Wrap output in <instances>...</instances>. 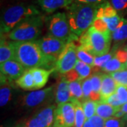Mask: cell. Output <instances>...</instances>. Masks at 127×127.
<instances>
[{
  "label": "cell",
  "mask_w": 127,
  "mask_h": 127,
  "mask_svg": "<svg viewBox=\"0 0 127 127\" xmlns=\"http://www.w3.org/2000/svg\"><path fill=\"white\" fill-rule=\"evenodd\" d=\"M14 59L26 70L35 68L55 67L57 60L46 56L37 41L14 42Z\"/></svg>",
  "instance_id": "cell-1"
},
{
  "label": "cell",
  "mask_w": 127,
  "mask_h": 127,
  "mask_svg": "<svg viewBox=\"0 0 127 127\" xmlns=\"http://www.w3.org/2000/svg\"><path fill=\"white\" fill-rule=\"evenodd\" d=\"M100 6L73 2L66 7V16L72 32L80 37L91 27Z\"/></svg>",
  "instance_id": "cell-2"
},
{
  "label": "cell",
  "mask_w": 127,
  "mask_h": 127,
  "mask_svg": "<svg viewBox=\"0 0 127 127\" xmlns=\"http://www.w3.org/2000/svg\"><path fill=\"white\" fill-rule=\"evenodd\" d=\"M112 34H104L91 26L79 39V46L93 57H100L109 52Z\"/></svg>",
  "instance_id": "cell-3"
},
{
  "label": "cell",
  "mask_w": 127,
  "mask_h": 127,
  "mask_svg": "<svg viewBox=\"0 0 127 127\" xmlns=\"http://www.w3.org/2000/svg\"><path fill=\"white\" fill-rule=\"evenodd\" d=\"M38 15L40 13L33 5L20 4L10 6L4 11L1 18V35L9 33L24 20Z\"/></svg>",
  "instance_id": "cell-4"
},
{
  "label": "cell",
  "mask_w": 127,
  "mask_h": 127,
  "mask_svg": "<svg viewBox=\"0 0 127 127\" xmlns=\"http://www.w3.org/2000/svg\"><path fill=\"white\" fill-rule=\"evenodd\" d=\"M45 18L38 15L24 20L8 33V37L14 42L36 41L40 35Z\"/></svg>",
  "instance_id": "cell-5"
},
{
  "label": "cell",
  "mask_w": 127,
  "mask_h": 127,
  "mask_svg": "<svg viewBox=\"0 0 127 127\" xmlns=\"http://www.w3.org/2000/svg\"><path fill=\"white\" fill-rule=\"evenodd\" d=\"M47 24L51 35L67 42L77 40L78 37L71 30L66 14L59 12L51 16Z\"/></svg>",
  "instance_id": "cell-6"
},
{
  "label": "cell",
  "mask_w": 127,
  "mask_h": 127,
  "mask_svg": "<svg viewBox=\"0 0 127 127\" xmlns=\"http://www.w3.org/2000/svg\"><path fill=\"white\" fill-rule=\"evenodd\" d=\"M55 87L54 86L45 89L31 91L23 95L21 104L26 109H35L43 106L50 105V102L54 100Z\"/></svg>",
  "instance_id": "cell-7"
},
{
  "label": "cell",
  "mask_w": 127,
  "mask_h": 127,
  "mask_svg": "<svg viewBox=\"0 0 127 127\" xmlns=\"http://www.w3.org/2000/svg\"><path fill=\"white\" fill-rule=\"evenodd\" d=\"M77 48L73 41L67 42L56 62L55 70L61 75H64L73 69L78 60L76 54Z\"/></svg>",
  "instance_id": "cell-8"
},
{
  "label": "cell",
  "mask_w": 127,
  "mask_h": 127,
  "mask_svg": "<svg viewBox=\"0 0 127 127\" xmlns=\"http://www.w3.org/2000/svg\"><path fill=\"white\" fill-rule=\"evenodd\" d=\"M36 41L43 53L55 60H57L67 43V42L57 38L50 34Z\"/></svg>",
  "instance_id": "cell-9"
},
{
  "label": "cell",
  "mask_w": 127,
  "mask_h": 127,
  "mask_svg": "<svg viewBox=\"0 0 127 127\" xmlns=\"http://www.w3.org/2000/svg\"><path fill=\"white\" fill-rule=\"evenodd\" d=\"M75 110L72 102L57 104L52 127H74Z\"/></svg>",
  "instance_id": "cell-10"
},
{
  "label": "cell",
  "mask_w": 127,
  "mask_h": 127,
  "mask_svg": "<svg viewBox=\"0 0 127 127\" xmlns=\"http://www.w3.org/2000/svg\"><path fill=\"white\" fill-rule=\"evenodd\" d=\"M27 70L15 59L0 64L1 75H3L11 81H16Z\"/></svg>",
  "instance_id": "cell-11"
},
{
  "label": "cell",
  "mask_w": 127,
  "mask_h": 127,
  "mask_svg": "<svg viewBox=\"0 0 127 127\" xmlns=\"http://www.w3.org/2000/svg\"><path fill=\"white\" fill-rule=\"evenodd\" d=\"M68 83L69 82L62 76L60 81L55 87V100L57 104H64L72 101L73 98L69 91Z\"/></svg>",
  "instance_id": "cell-12"
},
{
  "label": "cell",
  "mask_w": 127,
  "mask_h": 127,
  "mask_svg": "<svg viewBox=\"0 0 127 127\" xmlns=\"http://www.w3.org/2000/svg\"><path fill=\"white\" fill-rule=\"evenodd\" d=\"M13 81L1 75V86H0V105L4 107L11 102L13 97Z\"/></svg>",
  "instance_id": "cell-13"
},
{
  "label": "cell",
  "mask_w": 127,
  "mask_h": 127,
  "mask_svg": "<svg viewBox=\"0 0 127 127\" xmlns=\"http://www.w3.org/2000/svg\"><path fill=\"white\" fill-rule=\"evenodd\" d=\"M118 87V84L114 80V78L109 73L105 74L103 73L102 80V86H101V100L103 101L106 100L109 97L114 94L117 91Z\"/></svg>",
  "instance_id": "cell-14"
},
{
  "label": "cell",
  "mask_w": 127,
  "mask_h": 127,
  "mask_svg": "<svg viewBox=\"0 0 127 127\" xmlns=\"http://www.w3.org/2000/svg\"><path fill=\"white\" fill-rule=\"evenodd\" d=\"M55 104H50L43 107L34 116L45 127H52L55 117Z\"/></svg>",
  "instance_id": "cell-15"
},
{
  "label": "cell",
  "mask_w": 127,
  "mask_h": 127,
  "mask_svg": "<svg viewBox=\"0 0 127 127\" xmlns=\"http://www.w3.org/2000/svg\"><path fill=\"white\" fill-rule=\"evenodd\" d=\"M41 9L46 13H53L57 9L67 7L73 3V0H37Z\"/></svg>",
  "instance_id": "cell-16"
},
{
  "label": "cell",
  "mask_w": 127,
  "mask_h": 127,
  "mask_svg": "<svg viewBox=\"0 0 127 127\" xmlns=\"http://www.w3.org/2000/svg\"><path fill=\"white\" fill-rule=\"evenodd\" d=\"M34 78L35 91L40 90L47 84L50 74L53 70H48L44 68H35L30 70Z\"/></svg>",
  "instance_id": "cell-17"
},
{
  "label": "cell",
  "mask_w": 127,
  "mask_h": 127,
  "mask_svg": "<svg viewBox=\"0 0 127 127\" xmlns=\"http://www.w3.org/2000/svg\"><path fill=\"white\" fill-rule=\"evenodd\" d=\"M14 59V50L12 41L6 40L4 35H1L0 44V64Z\"/></svg>",
  "instance_id": "cell-18"
},
{
  "label": "cell",
  "mask_w": 127,
  "mask_h": 127,
  "mask_svg": "<svg viewBox=\"0 0 127 127\" xmlns=\"http://www.w3.org/2000/svg\"><path fill=\"white\" fill-rule=\"evenodd\" d=\"M103 73L99 72L93 73L91 76V83H92V93H91L90 100H93L95 102H100L101 100V86L102 80Z\"/></svg>",
  "instance_id": "cell-19"
},
{
  "label": "cell",
  "mask_w": 127,
  "mask_h": 127,
  "mask_svg": "<svg viewBox=\"0 0 127 127\" xmlns=\"http://www.w3.org/2000/svg\"><path fill=\"white\" fill-rule=\"evenodd\" d=\"M120 107H114L109 104H107L103 101H100L97 102L96 114L104 120L114 117L115 114Z\"/></svg>",
  "instance_id": "cell-20"
},
{
  "label": "cell",
  "mask_w": 127,
  "mask_h": 127,
  "mask_svg": "<svg viewBox=\"0 0 127 127\" xmlns=\"http://www.w3.org/2000/svg\"><path fill=\"white\" fill-rule=\"evenodd\" d=\"M112 40L114 47L124 43L127 40V19L122 18L117 29L112 33Z\"/></svg>",
  "instance_id": "cell-21"
},
{
  "label": "cell",
  "mask_w": 127,
  "mask_h": 127,
  "mask_svg": "<svg viewBox=\"0 0 127 127\" xmlns=\"http://www.w3.org/2000/svg\"><path fill=\"white\" fill-rule=\"evenodd\" d=\"M15 83L24 91H35L34 78L30 70L26 71Z\"/></svg>",
  "instance_id": "cell-22"
},
{
  "label": "cell",
  "mask_w": 127,
  "mask_h": 127,
  "mask_svg": "<svg viewBox=\"0 0 127 127\" xmlns=\"http://www.w3.org/2000/svg\"><path fill=\"white\" fill-rule=\"evenodd\" d=\"M74 69L77 71L79 76L80 80L83 81L87 78H89L92 75V72L95 73V71L97 72L98 68L96 67H92L91 66L88 65L86 64L83 63V62L78 60L76 64V66L74 67Z\"/></svg>",
  "instance_id": "cell-23"
},
{
  "label": "cell",
  "mask_w": 127,
  "mask_h": 127,
  "mask_svg": "<svg viewBox=\"0 0 127 127\" xmlns=\"http://www.w3.org/2000/svg\"><path fill=\"white\" fill-rule=\"evenodd\" d=\"M72 103L75 110V125L74 127H83L86 121V117L83 109L82 103L77 100H72Z\"/></svg>",
  "instance_id": "cell-24"
},
{
  "label": "cell",
  "mask_w": 127,
  "mask_h": 127,
  "mask_svg": "<svg viewBox=\"0 0 127 127\" xmlns=\"http://www.w3.org/2000/svg\"><path fill=\"white\" fill-rule=\"evenodd\" d=\"M118 15L117 11L115 10L111 4L107 1L101 4L98 7L96 14V18H108L114 17Z\"/></svg>",
  "instance_id": "cell-25"
},
{
  "label": "cell",
  "mask_w": 127,
  "mask_h": 127,
  "mask_svg": "<svg viewBox=\"0 0 127 127\" xmlns=\"http://www.w3.org/2000/svg\"><path fill=\"white\" fill-rule=\"evenodd\" d=\"M69 91L73 99L77 100L81 102H83V93L82 89L81 81L70 82L68 83Z\"/></svg>",
  "instance_id": "cell-26"
},
{
  "label": "cell",
  "mask_w": 127,
  "mask_h": 127,
  "mask_svg": "<svg viewBox=\"0 0 127 127\" xmlns=\"http://www.w3.org/2000/svg\"><path fill=\"white\" fill-rule=\"evenodd\" d=\"M126 68H127L126 65L121 63L118 59L114 56L113 58L111 60H109L107 64L105 65L102 71H104V72L107 73H111L124 70Z\"/></svg>",
  "instance_id": "cell-27"
},
{
  "label": "cell",
  "mask_w": 127,
  "mask_h": 127,
  "mask_svg": "<svg viewBox=\"0 0 127 127\" xmlns=\"http://www.w3.org/2000/svg\"><path fill=\"white\" fill-rule=\"evenodd\" d=\"M98 102H95L92 100H87L83 101L82 103L83 109L86 115L87 120L93 117L96 114V109Z\"/></svg>",
  "instance_id": "cell-28"
},
{
  "label": "cell",
  "mask_w": 127,
  "mask_h": 127,
  "mask_svg": "<svg viewBox=\"0 0 127 127\" xmlns=\"http://www.w3.org/2000/svg\"><path fill=\"white\" fill-rule=\"evenodd\" d=\"M76 54L78 60L81 61L83 63L86 64L92 67H95V57L92 56L91 54L87 52L86 51L78 47L77 48Z\"/></svg>",
  "instance_id": "cell-29"
},
{
  "label": "cell",
  "mask_w": 127,
  "mask_h": 127,
  "mask_svg": "<svg viewBox=\"0 0 127 127\" xmlns=\"http://www.w3.org/2000/svg\"><path fill=\"white\" fill-rule=\"evenodd\" d=\"M114 55V50H113L107 55L95 57V66L98 69L102 70L109 60L113 58Z\"/></svg>",
  "instance_id": "cell-30"
},
{
  "label": "cell",
  "mask_w": 127,
  "mask_h": 127,
  "mask_svg": "<svg viewBox=\"0 0 127 127\" xmlns=\"http://www.w3.org/2000/svg\"><path fill=\"white\" fill-rule=\"evenodd\" d=\"M113 78L114 80L118 84V86H124L127 87V68L122 71L109 73Z\"/></svg>",
  "instance_id": "cell-31"
},
{
  "label": "cell",
  "mask_w": 127,
  "mask_h": 127,
  "mask_svg": "<svg viewBox=\"0 0 127 127\" xmlns=\"http://www.w3.org/2000/svg\"><path fill=\"white\" fill-rule=\"evenodd\" d=\"M110 4L119 16L127 14V0H110Z\"/></svg>",
  "instance_id": "cell-32"
},
{
  "label": "cell",
  "mask_w": 127,
  "mask_h": 127,
  "mask_svg": "<svg viewBox=\"0 0 127 127\" xmlns=\"http://www.w3.org/2000/svg\"><path fill=\"white\" fill-rule=\"evenodd\" d=\"M82 89L83 93V101L90 99L91 93H92V83H91V76L81 81Z\"/></svg>",
  "instance_id": "cell-33"
},
{
  "label": "cell",
  "mask_w": 127,
  "mask_h": 127,
  "mask_svg": "<svg viewBox=\"0 0 127 127\" xmlns=\"http://www.w3.org/2000/svg\"><path fill=\"white\" fill-rule=\"evenodd\" d=\"M91 26H93L97 31L102 32L104 34H112L107 23L101 18H95Z\"/></svg>",
  "instance_id": "cell-34"
},
{
  "label": "cell",
  "mask_w": 127,
  "mask_h": 127,
  "mask_svg": "<svg viewBox=\"0 0 127 127\" xmlns=\"http://www.w3.org/2000/svg\"><path fill=\"white\" fill-rule=\"evenodd\" d=\"M104 127H126V123L123 118L112 117L105 120Z\"/></svg>",
  "instance_id": "cell-35"
},
{
  "label": "cell",
  "mask_w": 127,
  "mask_h": 127,
  "mask_svg": "<svg viewBox=\"0 0 127 127\" xmlns=\"http://www.w3.org/2000/svg\"><path fill=\"white\" fill-rule=\"evenodd\" d=\"M116 95H117L119 100L122 105L127 103V87L118 86L116 91Z\"/></svg>",
  "instance_id": "cell-36"
},
{
  "label": "cell",
  "mask_w": 127,
  "mask_h": 127,
  "mask_svg": "<svg viewBox=\"0 0 127 127\" xmlns=\"http://www.w3.org/2000/svg\"><path fill=\"white\" fill-rule=\"evenodd\" d=\"M114 50V57L118 59L119 61L121 62V63L124 64L126 65V63L127 62V47L125 48H120L119 50Z\"/></svg>",
  "instance_id": "cell-37"
},
{
  "label": "cell",
  "mask_w": 127,
  "mask_h": 127,
  "mask_svg": "<svg viewBox=\"0 0 127 127\" xmlns=\"http://www.w3.org/2000/svg\"><path fill=\"white\" fill-rule=\"evenodd\" d=\"M62 76L69 83L73 81H81L78 73L74 68L69 71L68 72L66 73L65 74L62 75Z\"/></svg>",
  "instance_id": "cell-38"
},
{
  "label": "cell",
  "mask_w": 127,
  "mask_h": 127,
  "mask_svg": "<svg viewBox=\"0 0 127 127\" xmlns=\"http://www.w3.org/2000/svg\"><path fill=\"white\" fill-rule=\"evenodd\" d=\"M104 102L112 107H120L122 106V104H121L120 101L119 100L117 95H116V93L109 97L107 100H104Z\"/></svg>",
  "instance_id": "cell-39"
},
{
  "label": "cell",
  "mask_w": 127,
  "mask_h": 127,
  "mask_svg": "<svg viewBox=\"0 0 127 127\" xmlns=\"http://www.w3.org/2000/svg\"><path fill=\"white\" fill-rule=\"evenodd\" d=\"M88 121L93 127H104L105 120L101 118L99 116H97V114H95V116L89 119Z\"/></svg>",
  "instance_id": "cell-40"
},
{
  "label": "cell",
  "mask_w": 127,
  "mask_h": 127,
  "mask_svg": "<svg viewBox=\"0 0 127 127\" xmlns=\"http://www.w3.org/2000/svg\"><path fill=\"white\" fill-rule=\"evenodd\" d=\"M23 127H45L41 122L33 116L32 117L29 119L25 124L23 125Z\"/></svg>",
  "instance_id": "cell-41"
},
{
  "label": "cell",
  "mask_w": 127,
  "mask_h": 127,
  "mask_svg": "<svg viewBox=\"0 0 127 127\" xmlns=\"http://www.w3.org/2000/svg\"><path fill=\"white\" fill-rule=\"evenodd\" d=\"M75 1L83 4L97 5V6H100L101 4L107 2V0H75Z\"/></svg>",
  "instance_id": "cell-42"
},
{
  "label": "cell",
  "mask_w": 127,
  "mask_h": 127,
  "mask_svg": "<svg viewBox=\"0 0 127 127\" xmlns=\"http://www.w3.org/2000/svg\"><path fill=\"white\" fill-rule=\"evenodd\" d=\"M120 109H121L125 114H127V103L122 105V107H120Z\"/></svg>",
  "instance_id": "cell-43"
},
{
  "label": "cell",
  "mask_w": 127,
  "mask_h": 127,
  "mask_svg": "<svg viewBox=\"0 0 127 127\" xmlns=\"http://www.w3.org/2000/svg\"><path fill=\"white\" fill-rule=\"evenodd\" d=\"M83 127H93L92 126V124H91L90 122L88 121V120H86V122L84 124V125H83Z\"/></svg>",
  "instance_id": "cell-44"
},
{
  "label": "cell",
  "mask_w": 127,
  "mask_h": 127,
  "mask_svg": "<svg viewBox=\"0 0 127 127\" xmlns=\"http://www.w3.org/2000/svg\"><path fill=\"white\" fill-rule=\"evenodd\" d=\"M123 119L124 120V122L126 123V127H127V114H126L125 116L123 117Z\"/></svg>",
  "instance_id": "cell-45"
},
{
  "label": "cell",
  "mask_w": 127,
  "mask_h": 127,
  "mask_svg": "<svg viewBox=\"0 0 127 127\" xmlns=\"http://www.w3.org/2000/svg\"><path fill=\"white\" fill-rule=\"evenodd\" d=\"M126 66H127V63H126Z\"/></svg>",
  "instance_id": "cell-46"
},
{
  "label": "cell",
  "mask_w": 127,
  "mask_h": 127,
  "mask_svg": "<svg viewBox=\"0 0 127 127\" xmlns=\"http://www.w3.org/2000/svg\"><path fill=\"white\" fill-rule=\"evenodd\" d=\"M23 127V126H22V127H21V126H20V127Z\"/></svg>",
  "instance_id": "cell-47"
}]
</instances>
